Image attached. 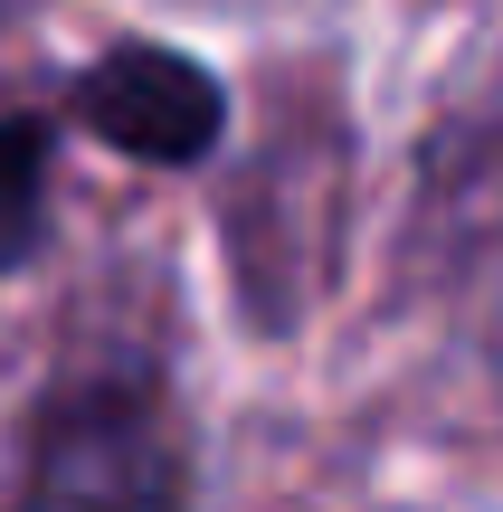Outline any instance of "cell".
Returning a JSON list of instances; mask_svg holds the SVG:
<instances>
[{"mask_svg":"<svg viewBox=\"0 0 503 512\" xmlns=\"http://www.w3.org/2000/svg\"><path fill=\"white\" fill-rule=\"evenodd\" d=\"M19 512H181V456L152 399L86 389L76 408H57V427L29 456Z\"/></svg>","mask_w":503,"mask_h":512,"instance_id":"1","label":"cell"},{"mask_svg":"<svg viewBox=\"0 0 503 512\" xmlns=\"http://www.w3.org/2000/svg\"><path fill=\"white\" fill-rule=\"evenodd\" d=\"M86 124L124 143L133 162H200L219 143V86L171 48H114L105 67L76 86Z\"/></svg>","mask_w":503,"mask_h":512,"instance_id":"2","label":"cell"},{"mask_svg":"<svg viewBox=\"0 0 503 512\" xmlns=\"http://www.w3.org/2000/svg\"><path fill=\"white\" fill-rule=\"evenodd\" d=\"M38 228H48V124L0 114V266H19Z\"/></svg>","mask_w":503,"mask_h":512,"instance_id":"3","label":"cell"},{"mask_svg":"<svg viewBox=\"0 0 503 512\" xmlns=\"http://www.w3.org/2000/svg\"><path fill=\"white\" fill-rule=\"evenodd\" d=\"M10 10H29V0H0V19H10Z\"/></svg>","mask_w":503,"mask_h":512,"instance_id":"4","label":"cell"}]
</instances>
